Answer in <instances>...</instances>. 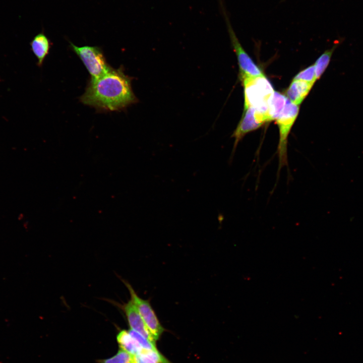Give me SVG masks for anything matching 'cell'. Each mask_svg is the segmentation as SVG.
Returning a JSON list of instances; mask_svg holds the SVG:
<instances>
[{"label":"cell","instance_id":"9a60e30c","mask_svg":"<svg viewBox=\"0 0 363 363\" xmlns=\"http://www.w3.org/2000/svg\"><path fill=\"white\" fill-rule=\"evenodd\" d=\"M102 363H135L134 355L121 349L115 355L104 360Z\"/></svg>","mask_w":363,"mask_h":363},{"label":"cell","instance_id":"6da1fadb","mask_svg":"<svg viewBox=\"0 0 363 363\" xmlns=\"http://www.w3.org/2000/svg\"><path fill=\"white\" fill-rule=\"evenodd\" d=\"M133 78L124 73L122 66L88 82L80 101L97 111L124 109L138 101L132 88Z\"/></svg>","mask_w":363,"mask_h":363},{"label":"cell","instance_id":"2e32d148","mask_svg":"<svg viewBox=\"0 0 363 363\" xmlns=\"http://www.w3.org/2000/svg\"><path fill=\"white\" fill-rule=\"evenodd\" d=\"M294 80H299L314 84L316 81L314 65L309 66L299 72L293 78Z\"/></svg>","mask_w":363,"mask_h":363},{"label":"cell","instance_id":"e0dca14e","mask_svg":"<svg viewBox=\"0 0 363 363\" xmlns=\"http://www.w3.org/2000/svg\"><path fill=\"white\" fill-rule=\"evenodd\" d=\"M129 332L143 349H157L156 344L149 340L142 334L132 329L129 330Z\"/></svg>","mask_w":363,"mask_h":363},{"label":"cell","instance_id":"ba28073f","mask_svg":"<svg viewBox=\"0 0 363 363\" xmlns=\"http://www.w3.org/2000/svg\"><path fill=\"white\" fill-rule=\"evenodd\" d=\"M122 309L131 329L139 333L149 340L156 344V341L147 329L137 307L131 299L127 303L124 304Z\"/></svg>","mask_w":363,"mask_h":363},{"label":"cell","instance_id":"4fadbf2b","mask_svg":"<svg viewBox=\"0 0 363 363\" xmlns=\"http://www.w3.org/2000/svg\"><path fill=\"white\" fill-rule=\"evenodd\" d=\"M134 358L135 363H170L157 349L143 348Z\"/></svg>","mask_w":363,"mask_h":363},{"label":"cell","instance_id":"8992f818","mask_svg":"<svg viewBox=\"0 0 363 363\" xmlns=\"http://www.w3.org/2000/svg\"><path fill=\"white\" fill-rule=\"evenodd\" d=\"M124 282L130 293L131 299L137 307L147 329L155 340H157L164 329L161 325L149 301L139 297L128 282L126 281Z\"/></svg>","mask_w":363,"mask_h":363},{"label":"cell","instance_id":"52a82bcc","mask_svg":"<svg viewBox=\"0 0 363 363\" xmlns=\"http://www.w3.org/2000/svg\"><path fill=\"white\" fill-rule=\"evenodd\" d=\"M245 112L233 132L231 137L234 138L232 154L234 152L237 145L248 133L256 130L265 123L269 122L267 116L253 107L244 109Z\"/></svg>","mask_w":363,"mask_h":363},{"label":"cell","instance_id":"9c48e42d","mask_svg":"<svg viewBox=\"0 0 363 363\" xmlns=\"http://www.w3.org/2000/svg\"><path fill=\"white\" fill-rule=\"evenodd\" d=\"M52 43L43 32L36 35L30 42L31 51L36 57L37 65L42 66L44 60L49 52Z\"/></svg>","mask_w":363,"mask_h":363},{"label":"cell","instance_id":"277c9868","mask_svg":"<svg viewBox=\"0 0 363 363\" xmlns=\"http://www.w3.org/2000/svg\"><path fill=\"white\" fill-rule=\"evenodd\" d=\"M219 2L221 12L226 24L231 42L237 58L240 79L246 76L257 77L264 75L260 69L254 63L250 56L244 49L238 41L231 25L223 1L219 0Z\"/></svg>","mask_w":363,"mask_h":363},{"label":"cell","instance_id":"7a4b0ae2","mask_svg":"<svg viewBox=\"0 0 363 363\" xmlns=\"http://www.w3.org/2000/svg\"><path fill=\"white\" fill-rule=\"evenodd\" d=\"M240 79L244 87V109L253 107L268 117L269 101L274 92L270 82L264 75Z\"/></svg>","mask_w":363,"mask_h":363},{"label":"cell","instance_id":"8fae6325","mask_svg":"<svg viewBox=\"0 0 363 363\" xmlns=\"http://www.w3.org/2000/svg\"><path fill=\"white\" fill-rule=\"evenodd\" d=\"M287 99L286 96L274 91L268 104L267 114L269 122L276 119L279 117L284 108Z\"/></svg>","mask_w":363,"mask_h":363},{"label":"cell","instance_id":"5bb4252c","mask_svg":"<svg viewBox=\"0 0 363 363\" xmlns=\"http://www.w3.org/2000/svg\"><path fill=\"white\" fill-rule=\"evenodd\" d=\"M339 44V41L337 43L335 42L331 48L326 50L316 60L314 64L316 80L319 79L326 70L330 63L332 55Z\"/></svg>","mask_w":363,"mask_h":363},{"label":"cell","instance_id":"7c38bea8","mask_svg":"<svg viewBox=\"0 0 363 363\" xmlns=\"http://www.w3.org/2000/svg\"><path fill=\"white\" fill-rule=\"evenodd\" d=\"M117 341L122 349L134 355L138 354L143 349L139 343L126 330H122L118 333Z\"/></svg>","mask_w":363,"mask_h":363},{"label":"cell","instance_id":"30bf717a","mask_svg":"<svg viewBox=\"0 0 363 363\" xmlns=\"http://www.w3.org/2000/svg\"><path fill=\"white\" fill-rule=\"evenodd\" d=\"M313 85L312 83L293 79L286 90V97L292 103L299 105L308 94Z\"/></svg>","mask_w":363,"mask_h":363},{"label":"cell","instance_id":"3957f363","mask_svg":"<svg viewBox=\"0 0 363 363\" xmlns=\"http://www.w3.org/2000/svg\"><path fill=\"white\" fill-rule=\"evenodd\" d=\"M70 47L83 63L90 75L91 79L98 78L112 69L100 47L88 45L78 46L71 42Z\"/></svg>","mask_w":363,"mask_h":363},{"label":"cell","instance_id":"5b68a950","mask_svg":"<svg viewBox=\"0 0 363 363\" xmlns=\"http://www.w3.org/2000/svg\"><path fill=\"white\" fill-rule=\"evenodd\" d=\"M298 111V105L292 103L287 98L283 111L276 119L279 132L278 151L280 167L287 163V138Z\"/></svg>","mask_w":363,"mask_h":363}]
</instances>
